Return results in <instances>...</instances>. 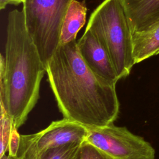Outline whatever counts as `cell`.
<instances>
[{
	"mask_svg": "<svg viewBox=\"0 0 159 159\" xmlns=\"http://www.w3.org/2000/svg\"><path fill=\"white\" fill-rule=\"evenodd\" d=\"M135 64L159 53V23L143 31L132 34Z\"/></svg>",
	"mask_w": 159,
	"mask_h": 159,
	"instance_id": "cell-9",
	"label": "cell"
},
{
	"mask_svg": "<svg viewBox=\"0 0 159 159\" xmlns=\"http://www.w3.org/2000/svg\"><path fill=\"white\" fill-rule=\"evenodd\" d=\"M132 34L159 23V0H121Z\"/></svg>",
	"mask_w": 159,
	"mask_h": 159,
	"instance_id": "cell-8",
	"label": "cell"
},
{
	"mask_svg": "<svg viewBox=\"0 0 159 159\" xmlns=\"http://www.w3.org/2000/svg\"><path fill=\"white\" fill-rule=\"evenodd\" d=\"M24 0H0V9L2 10L7 5H19L20 3H23Z\"/></svg>",
	"mask_w": 159,
	"mask_h": 159,
	"instance_id": "cell-15",
	"label": "cell"
},
{
	"mask_svg": "<svg viewBox=\"0 0 159 159\" xmlns=\"http://www.w3.org/2000/svg\"><path fill=\"white\" fill-rule=\"evenodd\" d=\"M107 52L119 80L135 65L132 34L121 0H104L92 12L86 28Z\"/></svg>",
	"mask_w": 159,
	"mask_h": 159,
	"instance_id": "cell-3",
	"label": "cell"
},
{
	"mask_svg": "<svg viewBox=\"0 0 159 159\" xmlns=\"http://www.w3.org/2000/svg\"><path fill=\"white\" fill-rule=\"evenodd\" d=\"M83 142H74L18 159H80Z\"/></svg>",
	"mask_w": 159,
	"mask_h": 159,
	"instance_id": "cell-11",
	"label": "cell"
},
{
	"mask_svg": "<svg viewBox=\"0 0 159 159\" xmlns=\"http://www.w3.org/2000/svg\"><path fill=\"white\" fill-rule=\"evenodd\" d=\"M77 45L82 58L94 73L117 83L119 79L107 52L89 30L86 29Z\"/></svg>",
	"mask_w": 159,
	"mask_h": 159,
	"instance_id": "cell-7",
	"label": "cell"
},
{
	"mask_svg": "<svg viewBox=\"0 0 159 159\" xmlns=\"http://www.w3.org/2000/svg\"><path fill=\"white\" fill-rule=\"evenodd\" d=\"M0 159H18L16 157H12L9 155H4L2 157L0 158Z\"/></svg>",
	"mask_w": 159,
	"mask_h": 159,
	"instance_id": "cell-16",
	"label": "cell"
},
{
	"mask_svg": "<svg viewBox=\"0 0 159 159\" xmlns=\"http://www.w3.org/2000/svg\"><path fill=\"white\" fill-rule=\"evenodd\" d=\"M46 73L64 118L93 127L114 123L118 117L116 83L90 69L79 52L76 40L59 46Z\"/></svg>",
	"mask_w": 159,
	"mask_h": 159,
	"instance_id": "cell-1",
	"label": "cell"
},
{
	"mask_svg": "<svg viewBox=\"0 0 159 159\" xmlns=\"http://www.w3.org/2000/svg\"><path fill=\"white\" fill-rule=\"evenodd\" d=\"M4 52L0 60V103L19 129L39 100L46 73L27 30L22 10L14 9L8 14Z\"/></svg>",
	"mask_w": 159,
	"mask_h": 159,
	"instance_id": "cell-2",
	"label": "cell"
},
{
	"mask_svg": "<svg viewBox=\"0 0 159 159\" xmlns=\"http://www.w3.org/2000/svg\"><path fill=\"white\" fill-rule=\"evenodd\" d=\"M86 12L87 8L84 1L81 2L77 0L72 1L63 20L60 45L76 40L78 32L86 22Z\"/></svg>",
	"mask_w": 159,
	"mask_h": 159,
	"instance_id": "cell-10",
	"label": "cell"
},
{
	"mask_svg": "<svg viewBox=\"0 0 159 159\" xmlns=\"http://www.w3.org/2000/svg\"><path fill=\"white\" fill-rule=\"evenodd\" d=\"M17 129L14 125L12 129L11 134L10 136L8 146V155L16 157L20 145V134L17 131Z\"/></svg>",
	"mask_w": 159,
	"mask_h": 159,
	"instance_id": "cell-14",
	"label": "cell"
},
{
	"mask_svg": "<svg viewBox=\"0 0 159 159\" xmlns=\"http://www.w3.org/2000/svg\"><path fill=\"white\" fill-rule=\"evenodd\" d=\"M80 159H111L92 144L84 141L81 145Z\"/></svg>",
	"mask_w": 159,
	"mask_h": 159,
	"instance_id": "cell-13",
	"label": "cell"
},
{
	"mask_svg": "<svg viewBox=\"0 0 159 159\" xmlns=\"http://www.w3.org/2000/svg\"><path fill=\"white\" fill-rule=\"evenodd\" d=\"M14 124L12 118L5 109L1 106V150L0 158L8 151L9 141Z\"/></svg>",
	"mask_w": 159,
	"mask_h": 159,
	"instance_id": "cell-12",
	"label": "cell"
},
{
	"mask_svg": "<svg viewBox=\"0 0 159 159\" xmlns=\"http://www.w3.org/2000/svg\"><path fill=\"white\" fill-rule=\"evenodd\" d=\"M73 0H24L27 30L45 67L60 45L63 20Z\"/></svg>",
	"mask_w": 159,
	"mask_h": 159,
	"instance_id": "cell-4",
	"label": "cell"
},
{
	"mask_svg": "<svg viewBox=\"0 0 159 159\" xmlns=\"http://www.w3.org/2000/svg\"><path fill=\"white\" fill-rule=\"evenodd\" d=\"M87 134V127L63 117L52 121L48 127L37 133L20 134L16 157L20 158L68 143L83 142Z\"/></svg>",
	"mask_w": 159,
	"mask_h": 159,
	"instance_id": "cell-6",
	"label": "cell"
},
{
	"mask_svg": "<svg viewBox=\"0 0 159 159\" xmlns=\"http://www.w3.org/2000/svg\"><path fill=\"white\" fill-rule=\"evenodd\" d=\"M84 141L111 159H155V150L149 142L125 127L116 126L114 123L88 127Z\"/></svg>",
	"mask_w": 159,
	"mask_h": 159,
	"instance_id": "cell-5",
	"label": "cell"
}]
</instances>
